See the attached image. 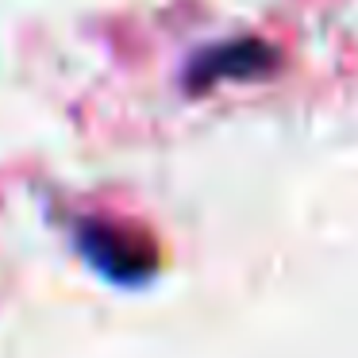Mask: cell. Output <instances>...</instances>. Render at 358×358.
<instances>
[{
  "instance_id": "obj_1",
  "label": "cell",
  "mask_w": 358,
  "mask_h": 358,
  "mask_svg": "<svg viewBox=\"0 0 358 358\" xmlns=\"http://www.w3.org/2000/svg\"><path fill=\"white\" fill-rule=\"evenodd\" d=\"M281 70V50L266 39H227L201 50L185 66V89L189 93H208L220 81H258L273 78Z\"/></svg>"
},
{
  "instance_id": "obj_2",
  "label": "cell",
  "mask_w": 358,
  "mask_h": 358,
  "mask_svg": "<svg viewBox=\"0 0 358 358\" xmlns=\"http://www.w3.org/2000/svg\"><path fill=\"white\" fill-rule=\"evenodd\" d=\"M81 250L89 255V262L96 270L112 273V278H139V273H147L155 266L147 239L124 231V227H112V224L81 227Z\"/></svg>"
}]
</instances>
